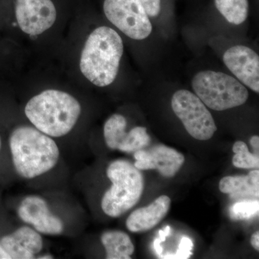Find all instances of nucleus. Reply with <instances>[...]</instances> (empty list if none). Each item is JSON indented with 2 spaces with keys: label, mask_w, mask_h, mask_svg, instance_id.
Wrapping results in <instances>:
<instances>
[{
  "label": "nucleus",
  "mask_w": 259,
  "mask_h": 259,
  "mask_svg": "<svg viewBox=\"0 0 259 259\" xmlns=\"http://www.w3.org/2000/svg\"><path fill=\"white\" fill-rule=\"evenodd\" d=\"M123 52L120 35L110 27H99L90 33L83 47L81 73L97 87L109 86L117 78Z\"/></svg>",
  "instance_id": "1"
},
{
  "label": "nucleus",
  "mask_w": 259,
  "mask_h": 259,
  "mask_svg": "<svg viewBox=\"0 0 259 259\" xmlns=\"http://www.w3.org/2000/svg\"><path fill=\"white\" fill-rule=\"evenodd\" d=\"M10 148L15 171L27 180L51 171L60 157L55 141L30 126H20L13 131Z\"/></svg>",
  "instance_id": "2"
},
{
  "label": "nucleus",
  "mask_w": 259,
  "mask_h": 259,
  "mask_svg": "<svg viewBox=\"0 0 259 259\" xmlns=\"http://www.w3.org/2000/svg\"><path fill=\"white\" fill-rule=\"evenodd\" d=\"M81 107L64 92L47 90L29 100L25 113L34 127L51 138L66 136L76 125Z\"/></svg>",
  "instance_id": "3"
},
{
  "label": "nucleus",
  "mask_w": 259,
  "mask_h": 259,
  "mask_svg": "<svg viewBox=\"0 0 259 259\" xmlns=\"http://www.w3.org/2000/svg\"><path fill=\"white\" fill-rule=\"evenodd\" d=\"M107 176L112 186L102 197V209L110 217H120L139 202L144 192V177L134 164L121 159L109 165Z\"/></svg>",
  "instance_id": "4"
},
{
  "label": "nucleus",
  "mask_w": 259,
  "mask_h": 259,
  "mask_svg": "<svg viewBox=\"0 0 259 259\" xmlns=\"http://www.w3.org/2000/svg\"><path fill=\"white\" fill-rule=\"evenodd\" d=\"M194 93L214 111H224L244 105L249 93L234 76L221 71H198L191 81Z\"/></svg>",
  "instance_id": "5"
},
{
  "label": "nucleus",
  "mask_w": 259,
  "mask_h": 259,
  "mask_svg": "<svg viewBox=\"0 0 259 259\" xmlns=\"http://www.w3.org/2000/svg\"><path fill=\"white\" fill-rule=\"evenodd\" d=\"M171 108L186 131L198 141H208L217 126L207 106L190 90H179L171 98Z\"/></svg>",
  "instance_id": "6"
},
{
  "label": "nucleus",
  "mask_w": 259,
  "mask_h": 259,
  "mask_svg": "<svg viewBox=\"0 0 259 259\" xmlns=\"http://www.w3.org/2000/svg\"><path fill=\"white\" fill-rule=\"evenodd\" d=\"M107 20L126 36L143 40L151 35L152 23L139 0H105Z\"/></svg>",
  "instance_id": "7"
},
{
  "label": "nucleus",
  "mask_w": 259,
  "mask_h": 259,
  "mask_svg": "<svg viewBox=\"0 0 259 259\" xmlns=\"http://www.w3.org/2000/svg\"><path fill=\"white\" fill-rule=\"evenodd\" d=\"M15 15L25 33L37 35L53 26L57 13L51 0H16Z\"/></svg>",
  "instance_id": "8"
},
{
  "label": "nucleus",
  "mask_w": 259,
  "mask_h": 259,
  "mask_svg": "<svg viewBox=\"0 0 259 259\" xmlns=\"http://www.w3.org/2000/svg\"><path fill=\"white\" fill-rule=\"evenodd\" d=\"M127 120L120 114L110 116L104 125V138L107 147L131 153L146 147L149 138L145 127L137 126L126 132Z\"/></svg>",
  "instance_id": "9"
},
{
  "label": "nucleus",
  "mask_w": 259,
  "mask_h": 259,
  "mask_svg": "<svg viewBox=\"0 0 259 259\" xmlns=\"http://www.w3.org/2000/svg\"><path fill=\"white\" fill-rule=\"evenodd\" d=\"M223 61L236 79L259 93V56L251 48L236 45L225 51Z\"/></svg>",
  "instance_id": "10"
},
{
  "label": "nucleus",
  "mask_w": 259,
  "mask_h": 259,
  "mask_svg": "<svg viewBox=\"0 0 259 259\" xmlns=\"http://www.w3.org/2000/svg\"><path fill=\"white\" fill-rule=\"evenodd\" d=\"M134 166L143 170L155 169L164 177H175L185 163L183 154L164 145H156L147 150H138L134 152Z\"/></svg>",
  "instance_id": "11"
},
{
  "label": "nucleus",
  "mask_w": 259,
  "mask_h": 259,
  "mask_svg": "<svg viewBox=\"0 0 259 259\" xmlns=\"http://www.w3.org/2000/svg\"><path fill=\"white\" fill-rule=\"evenodd\" d=\"M19 218L31 225L35 231L46 235L61 234L64 226L60 218L51 212L47 201L36 195H30L22 201L18 209Z\"/></svg>",
  "instance_id": "12"
},
{
  "label": "nucleus",
  "mask_w": 259,
  "mask_h": 259,
  "mask_svg": "<svg viewBox=\"0 0 259 259\" xmlns=\"http://www.w3.org/2000/svg\"><path fill=\"white\" fill-rule=\"evenodd\" d=\"M0 244L10 259H30L35 258L41 251L44 242L38 232L23 226L3 237Z\"/></svg>",
  "instance_id": "13"
},
{
  "label": "nucleus",
  "mask_w": 259,
  "mask_h": 259,
  "mask_svg": "<svg viewBox=\"0 0 259 259\" xmlns=\"http://www.w3.org/2000/svg\"><path fill=\"white\" fill-rule=\"evenodd\" d=\"M171 199L160 196L154 202L134 211L126 221V227L132 233H144L157 226L169 211Z\"/></svg>",
  "instance_id": "14"
},
{
  "label": "nucleus",
  "mask_w": 259,
  "mask_h": 259,
  "mask_svg": "<svg viewBox=\"0 0 259 259\" xmlns=\"http://www.w3.org/2000/svg\"><path fill=\"white\" fill-rule=\"evenodd\" d=\"M219 189L222 193L229 194L232 199H258L259 171L253 170L247 176L223 177L220 182Z\"/></svg>",
  "instance_id": "15"
},
{
  "label": "nucleus",
  "mask_w": 259,
  "mask_h": 259,
  "mask_svg": "<svg viewBox=\"0 0 259 259\" xmlns=\"http://www.w3.org/2000/svg\"><path fill=\"white\" fill-rule=\"evenodd\" d=\"M101 242L106 252L107 259L131 258L135 251L134 243L125 232H105L102 235Z\"/></svg>",
  "instance_id": "16"
},
{
  "label": "nucleus",
  "mask_w": 259,
  "mask_h": 259,
  "mask_svg": "<svg viewBox=\"0 0 259 259\" xmlns=\"http://www.w3.org/2000/svg\"><path fill=\"white\" fill-rule=\"evenodd\" d=\"M216 9L231 25L245 23L249 14L248 0H214Z\"/></svg>",
  "instance_id": "17"
},
{
  "label": "nucleus",
  "mask_w": 259,
  "mask_h": 259,
  "mask_svg": "<svg viewBox=\"0 0 259 259\" xmlns=\"http://www.w3.org/2000/svg\"><path fill=\"white\" fill-rule=\"evenodd\" d=\"M233 151L235 153L233 157L234 166L247 169L258 168V155L250 153L248 146L243 141H236L233 145Z\"/></svg>",
  "instance_id": "18"
},
{
  "label": "nucleus",
  "mask_w": 259,
  "mask_h": 259,
  "mask_svg": "<svg viewBox=\"0 0 259 259\" xmlns=\"http://www.w3.org/2000/svg\"><path fill=\"white\" fill-rule=\"evenodd\" d=\"M258 199H245L231 206L230 216L234 221L248 220L258 214Z\"/></svg>",
  "instance_id": "19"
},
{
  "label": "nucleus",
  "mask_w": 259,
  "mask_h": 259,
  "mask_svg": "<svg viewBox=\"0 0 259 259\" xmlns=\"http://www.w3.org/2000/svg\"><path fill=\"white\" fill-rule=\"evenodd\" d=\"M193 242L190 238L183 237L181 239L180 245H179L178 250L175 254H169L166 255H161L159 256L161 258H180L187 259L190 258L192 255V250L193 249Z\"/></svg>",
  "instance_id": "20"
},
{
  "label": "nucleus",
  "mask_w": 259,
  "mask_h": 259,
  "mask_svg": "<svg viewBox=\"0 0 259 259\" xmlns=\"http://www.w3.org/2000/svg\"><path fill=\"white\" fill-rule=\"evenodd\" d=\"M149 18H156L161 10V0H139Z\"/></svg>",
  "instance_id": "21"
},
{
  "label": "nucleus",
  "mask_w": 259,
  "mask_h": 259,
  "mask_svg": "<svg viewBox=\"0 0 259 259\" xmlns=\"http://www.w3.org/2000/svg\"><path fill=\"white\" fill-rule=\"evenodd\" d=\"M170 233H171V228L169 226L166 227L164 230L158 231V240L163 243L166 241V237L169 236Z\"/></svg>",
  "instance_id": "22"
},
{
  "label": "nucleus",
  "mask_w": 259,
  "mask_h": 259,
  "mask_svg": "<svg viewBox=\"0 0 259 259\" xmlns=\"http://www.w3.org/2000/svg\"><path fill=\"white\" fill-rule=\"evenodd\" d=\"M250 244H251L253 248L257 251L259 250V232L256 231L255 233L252 235L250 238Z\"/></svg>",
  "instance_id": "23"
},
{
  "label": "nucleus",
  "mask_w": 259,
  "mask_h": 259,
  "mask_svg": "<svg viewBox=\"0 0 259 259\" xmlns=\"http://www.w3.org/2000/svg\"><path fill=\"white\" fill-rule=\"evenodd\" d=\"M161 242L158 240V238H156L153 242V248H154L155 252L158 256H161L162 255V252H163V248H162Z\"/></svg>",
  "instance_id": "24"
},
{
  "label": "nucleus",
  "mask_w": 259,
  "mask_h": 259,
  "mask_svg": "<svg viewBox=\"0 0 259 259\" xmlns=\"http://www.w3.org/2000/svg\"><path fill=\"white\" fill-rule=\"evenodd\" d=\"M250 144L251 145L252 147L256 150L257 152H258L259 137L258 136H252L251 139H250Z\"/></svg>",
  "instance_id": "25"
},
{
  "label": "nucleus",
  "mask_w": 259,
  "mask_h": 259,
  "mask_svg": "<svg viewBox=\"0 0 259 259\" xmlns=\"http://www.w3.org/2000/svg\"><path fill=\"white\" fill-rule=\"evenodd\" d=\"M0 259H10L9 255L7 253L1 244H0Z\"/></svg>",
  "instance_id": "26"
},
{
  "label": "nucleus",
  "mask_w": 259,
  "mask_h": 259,
  "mask_svg": "<svg viewBox=\"0 0 259 259\" xmlns=\"http://www.w3.org/2000/svg\"><path fill=\"white\" fill-rule=\"evenodd\" d=\"M53 258V257L51 256V255H42V256L40 257V258Z\"/></svg>",
  "instance_id": "27"
},
{
  "label": "nucleus",
  "mask_w": 259,
  "mask_h": 259,
  "mask_svg": "<svg viewBox=\"0 0 259 259\" xmlns=\"http://www.w3.org/2000/svg\"><path fill=\"white\" fill-rule=\"evenodd\" d=\"M0 148H1V138H0Z\"/></svg>",
  "instance_id": "28"
}]
</instances>
